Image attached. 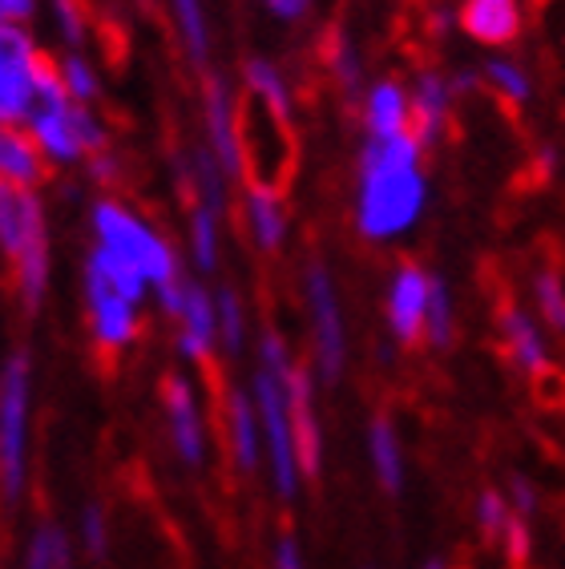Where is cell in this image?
<instances>
[{
    "instance_id": "f1b7e54d",
    "label": "cell",
    "mask_w": 565,
    "mask_h": 569,
    "mask_svg": "<svg viewBox=\"0 0 565 569\" xmlns=\"http://www.w3.org/2000/svg\"><path fill=\"white\" fill-rule=\"evenodd\" d=\"M182 187L190 190V202H207V207L227 210L230 178L218 170V162L202 146H195V150L182 158Z\"/></svg>"
},
{
    "instance_id": "7402d4cb",
    "label": "cell",
    "mask_w": 565,
    "mask_h": 569,
    "mask_svg": "<svg viewBox=\"0 0 565 569\" xmlns=\"http://www.w3.org/2000/svg\"><path fill=\"white\" fill-rule=\"evenodd\" d=\"M222 214H227V210L207 207V202H190L182 254L198 274L218 271V263H222Z\"/></svg>"
},
{
    "instance_id": "3957f363",
    "label": "cell",
    "mask_w": 565,
    "mask_h": 569,
    "mask_svg": "<svg viewBox=\"0 0 565 569\" xmlns=\"http://www.w3.org/2000/svg\"><path fill=\"white\" fill-rule=\"evenodd\" d=\"M291 363L295 356L279 331H262L247 392L262 432V472H267V485L279 501H295L304 489V472H299L291 437V408H287V368Z\"/></svg>"
},
{
    "instance_id": "e575fe53",
    "label": "cell",
    "mask_w": 565,
    "mask_h": 569,
    "mask_svg": "<svg viewBox=\"0 0 565 569\" xmlns=\"http://www.w3.org/2000/svg\"><path fill=\"white\" fill-rule=\"evenodd\" d=\"M73 537H77V546L86 549L89 558H106L109 541H113V526H109L106 509H101V505H86V509L77 513Z\"/></svg>"
},
{
    "instance_id": "603a6c76",
    "label": "cell",
    "mask_w": 565,
    "mask_h": 569,
    "mask_svg": "<svg viewBox=\"0 0 565 569\" xmlns=\"http://www.w3.org/2000/svg\"><path fill=\"white\" fill-rule=\"evenodd\" d=\"M44 162L24 126H0V182L9 187H41Z\"/></svg>"
},
{
    "instance_id": "cb8c5ba5",
    "label": "cell",
    "mask_w": 565,
    "mask_h": 569,
    "mask_svg": "<svg viewBox=\"0 0 565 569\" xmlns=\"http://www.w3.org/2000/svg\"><path fill=\"white\" fill-rule=\"evenodd\" d=\"M368 460H371V477L384 493H400L404 489V440L396 432L388 417H376L368 425Z\"/></svg>"
},
{
    "instance_id": "d590c367",
    "label": "cell",
    "mask_w": 565,
    "mask_h": 569,
    "mask_svg": "<svg viewBox=\"0 0 565 569\" xmlns=\"http://www.w3.org/2000/svg\"><path fill=\"white\" fill-rule=\"evenodd\" d=\"M509 517H513L509 501H505L500 489H480L477 505H473V521H477L485 541H500V533H505V526H509Z\"/></svg>"
},
{
    "instance_id": "83f0119b",
    "label": "cell",
    "mask_w": 565,
    "mask_h": 569,
    "mask_svg": "<svg viewBox=\"0 0 565 569\" xmlns=\"http://www.w3.org/2000/svg\"><path fill=\"white\" fill-rule=\"evenodd\" d=\"M215 296V328H218V351H227V356H242L250 340V311H247V299H242L239 287H215L210 291Z\"/></svg>"
},
{
    "instance_id": "8992f818",
    "label": "cell",
    "mask_w": 565,
    "mask_h": 569,
    "mask_svg": "<svg viewBox=\"0 0 565 569\" xmlns=\"http://www.w3.org/2000/svg\"><path fill=\"white\" fill-rule=\"evenodd\" d=\"M33 417L37 372L29 351L0 360V501L21 505L33 485Z\"/></svg>"
},
{
    "instance_id": "9a60e30c",
    "label": "cell",
    "mask_w": 565,
    "mask_h": 569,
    "mask_svg": "<svg viewBox=\"0 0 565 569\" xmlns=\"http://www.w3.org/2000/svg\"><path fill=\"white\" fill-rule=\"evenodd\" d=\"M242 230H247L250 247L259 254H279L291 239V210H287V198H282L279 182H267V178H250L247 190H242Z\"/></svg>"
},
{
    "instance_id": "b9f144b4",
    "label": "cell",
    "mask_w": 565,
    "mask_h": 569,
    "mask_svg": "<svg viewBox=\"0 0 565 569\" xmlns=\"http://www.w3.org/2000/svg\"><path fill=\"white\" fill-rule=\"evenodd\" d=\"M262 9L271 12L275 21H282V24H299V21L311 17L316 0H262Z\"/></svg>"
},
{
    "instance_id": "ffe728a7",
    "label": "cell",
    "mask_w": 565,
    "mask_h": 569,
    "mask_svg": "<svg viewBox=\"0 0 565 569\" xmlns=\"http://www.w3.org/2000/svg\"><path fill=\"white\" fill-rule=\"evenodd\" d=\"M457 21L477 44L500 49V44L517 41L525 17H522V0H465Z\"/></svg>"
},
{
    "instance_id": "7bdbcfd3",
    "label": "cell",
    "mask_w": 565,
    "mask_h": 569,
    "mask_svg": "<svg viewBox=\"0 0 565 569\" xmlns=\"http://www.w3.org/2000/svg\"><path fill=\"white\" fill-rule=\"evenodd\" d=\"M557 162H562V158H557L554 146H542V150H537V174H542V178H554Z\"/></svg>"
},
{
    "instance_id": "836d02e7",
    "label": "cell",
    "mask_w": 565,
    "mask_h": 569,
    "mask_svg": "<svg viewBox=\"0 0 565 569\" xmlns=\"http://www.w3.org/2000/svg\"><path fill=\"white\" fill-rule=\"evenodd\" d=\"M327 69H331L336 86L344 89L348 98L364 93V57H359V49L348 37H336V41H331V49H327Z\"/></svg>"
},
{
    "instance_id": "277c9868",
    "label": "cell",
    "mask_w": 565,
    "mask_h": 569,
    "mask_svg": "<svg viewBox=\"0 0 565 569\" xmlns=\"http://www.w3.org/2000/svg\"><path fill=\"white\" fill-rule=\"evenodd\" d=\"M0 263L9 267L17 303L41 311L53 287V234L41 187L0 182Z\"/></svg>"
},
{
    "instance_id": "4fadbf2b",
    "label": "cell",
    "mask_w": 565,
    "mask_h": 569,
    "mask_svg": "<svg viewBox=\"0 0 565 569\" xmlns=\"http://www.w3.org/2000/svg\"><path fill=\"white\" fill-rule=\"evenodd\" d=\"M287 408H291V437L299 472H304V481H311L324 469V425H319L316 405V372L299 360L287 368Z\"/></svg>"
},
{
    "instance_id": "ee69618b",
    "label": "cell",
    "mask_w": 565,
    "mask_h": 569,
    "mask_svg": "<svg viewBox=\"0 0 565 569\" xmlns=\"http://www.w3.org/2000/svg\"><path fill=\"white\" fill-rule=\"evenodd\" d=\"M428 24H433V33H436V37H445V33H448V24H453V12H448V9H436L433 17H428Z\"/></svg>"
},
{
    "instance_id": "8fae6325",
    "label": "cell",
    "mask_w": 565,
    "mask_h": 569,
    "mask_svg": "<svg viewBox=\"0 0 565 569\" xmlns=\"http://www.w3.org/2000/svg\"><path fill=\"white\" fill-rule=\"evenodd\" d=\"M158 311L175 319V356L186 368H207L218 351V328H215V296L198 279H178L166 287L162 296H153Z\"/></svg>"
},
{
    "instance_id": "484cf974",
    "label": "cell",
    "mask_w": 565,
    "mask_h": 569,
    "mask_svg": "<svg viewBox=\"0 0 565 569\" xmlns=\"http://www.w3.org/2000/svg\"><path fill=\"white\" fill-rule=\"evenodd\" d=\"M170 4V21H175V33L178 44H182V53L190 66L207 69L210 66V12H207V0H166Z\"/></svg>"
},
{
    "instance_id": "7a4b0ae2",
    "label": "cell",
    "mask_w": 565,
    "mask_h": 569,
    "mask_svg": "<svg viewBox=\"0 0 565 569\" xmlns=\"http://www.w3.org/2000/svg\"><path fill=\"white\" fill-rule=\"evenodd\" d=\"M89 251L101 254L106 263L126 271L133 283H141L153 296L186 279L182 251L158 222L118 194H101L89 207Z\"/></svg>"
},
{
    "instance_id": "2e32d148",
    "label": "cell",
    "mask_w": 565,
    "mask_h": 569,
    "mask_svg": "<svg viewBox=\"0 0 565 569\" xmlns=\"http://www.w3.org/2000/svg\"><path fill=\"white\" fill-rule=\"evenodd\" d=\"M218 425H222V449H227L230 469L250 477V472L262 469V432L259 417H255V405H250L247 388H227L222 396V412H218Z\"/></svg>"
},
{
    "instance_id": "d6a6232c",
    "label": "cell",
    "mask_w": 565,
    "mask_h": 569,
    "mask_svg": "<svg viewBox=\"0 0 565 569\" xmlns=\"http://www.w3.org/2000/svg\"><path fill=\"white\" fill-rule=\"evenodd\" d=\"M533 299H537V316L549 331L565 336V279L557 271H537L533 279Z\"/></svg>"
},
{
    "instance_id": "bcb514c9",
    "label": "cell",
    "mask_w": 565,
    "mask_h": 569,
    "mask_svg": "<svg viewBox=\"0 0 565 569\" xmlns=\"http://www.w3.org/2000/svg\"><path fill=\"white\" fill-rule=\"evenodd\" d=\"M0 360H4V356H0Z\"/></svg>"
},
{
    "instance_id": "1f68e13d",
    "label": "cell",
    "mask_w": 565,
    "mask_h": 569,
    "mask_svg": "<svg viewBox=\"0 0 565 569\" xmlns=\"http://www.w3.org/2000/svg\"><path fill=\"white\" fill-rule=\"evenodd\" d=\"M480 81H489V86L497 89V98H505L509 106H529V98H533L529 73H525L517 61H509V57H489L485 69H480Z\"/></svg>"
},
{
    "instance_id": "d6986e66",
    "label": "cell",
    "mask_w": 565,
    "mask_h": 569,
    "mask_svg": "<svg viewBox=\"0 0 565 569\" xmlns=\"http://www.w3.org/2000/svg\"><path fill=\"white\" fill-rule=\"evenodd\" d=\"M242 93H247V101L255 106L259 118L275 121L279 130H291L295 89L275 61H267V57H247V61H242Z\"/></svg>"
},
{
    "instance_id": "60d3db41",
    "label": "cell",
    "mask_w": 565,
    "mask_h": 569,
    "mask_svg": "<svg viewBox=\"0 0 565 569\" xmlns=\"http://www.w3.org/2000/svg\"><path fill=\"white\" fill-rule=\"evenodd\" d=\"M86 170H89V178H93L98 187L109 190L121 178V158L113 150H101V153H93V158H89Z\"/></svg>"
},
{
    "instance_id": "4316f807",
    "label": "cell",
    "mask_w": 565,
    "mask_h": 569,
    "mask_svg": "<svg viewBox=\"0 0 565 569\" xmlns=\"http://www.w3.org/2000/svg\"><path fill=\"white\" fill-rule=\"evenodd\" d=\"M21 569H73V533L57 521H37L24 537Z\"/></svg>"
},
{
    "instance_id": "44dd1931",
    "label": "cell",
    "mask_w": 565,
    "mask_h": 569,
    "mask_svg": "<svg viewBox=\"0 0 565 569\" xmlns=\"http://www.w3.org/2000/svg\"><path fill=\"white\" fill-rule=\"evenodd\" d=\"M359 118L368 138H396L408 133V86L396 77H380L359 93Z\"/></svg>"
},
{
    "instance_id": "f35d334b",
    "label": "cell",
    "mask_w": 565,
    "mask_h": 569,
    "mask_svg": "<svg viewBox=\"0 0 565 569\" xmlns=\"http://www.w3.org/2000/svg\"><path fill=\"white\" fill-rule=\"evenodd\" d=\"M41 0H0V29H33Z\"/></svg>"
},
{
    "instance_id": "6da1fadb",
    "label": "cell",
    "mask_w": 565,
    "mask_h": 569,
    "mask_svg": "<svg viewBox=\"0 0 565 569\" xmlns=\"http://www.w3.org/2000/svg\"><path fill=\"white\" fill-rule=\"evenodd\" d=\"M428 210V170L424 150L413 133L396 138H364L356 162V194L351 222L364 242L404 239Z\"/></svg>"
},
{
    "instance_id": "5b68a950",
    "label": "cell",
    "mask_w": 565,
    "mask_h": 569,
    "mask_svg": "<svg viewBox=\"0 0 565 569\" xmlns=\"http://www.w3.org/2000/svg\"><path fill=\"white\" fill-rule=\"evenodd\" d=\"M146 307L150 291L133 283L130 274L106 263L89 251L81 263V311H86V336L101 360H121L146 336Z\"/></svg>"
},
{
    "instance_id": "5bb4252c",
    "label": "cell",
    "mask_w": 565,
    "mask_h": 569,
    "mask_svg": "<svg viewBox=\"0 0 565 569\" xmlns=\"http://www.w3.org/2000/svg\"><path fill=\"white\" fill-rule=\"evenodd\" d=\"M428 279L420 263L404 259L388 279L384 291V319H388V336L400 348H416L424 343V307H428Z\"/></svg>"
},
{
    "instance_id": "ac0fdd59",
    "label": "cell",
    "mask_w": 565,
    "mask_h": 569,
    "mask_svg": "<svg viewBox=\"0 0 565 569\" xmlns=\"http://www.w3.org/2000/svg\"><path fill=\"white\" fill-rule=\"evenodd\" d=\"M448 113H453V89L448 77L436 69H420L408 89V133H413L420 150L428 153L448 130Z\"/></svg>"
},
{
    "instance_id": "52a82bcc",
    "label": "cell",
    "mask_w": 565,
    "mask_h": 569,
    "mask_svg": "<svg viewBox=\"0 0 565 569\" xmlns=\"http://www.w3.org/2000/svg\"><path fill=\"white\" fill-rule=\"evenodd\" d=\"M24 130L33 138L41 153L44 170H77L86 166L93 153L109 150V126L93 106H77L69 101L49 77V89L24 118Z\"/></svg>"
},
{
    "instance_id": "4dcf8cb0",
    "label": "cell",
    "mask_w": 565,
    "mask_h": 569,
    "mask_svg": "<svg viewBox=\"0 0 565 569\" xmlns=\"http://www.w3.org/2000/svg\"><path fill=\"white\" fill-rule=\"evenodd\" d=\"M41 9L61 49H86L89 33H93V17H89L86 0H41Z\"/></svg>"
},
{
    "instance_id": "e0dca14e",
    "label": "cell",
    "mask_w": 565,
    "mask_h": 569,
    "mask_svg": "<svg viewBox=\"0 0 565 569\" xmlns=\"http://www.w3.org/2000/svg\"><path fill=\"white\" fill-rule=\"evenodd\" d=\"M500 331V348L509 356V363L529 380H542V376L554 372V360H549V343H545L542 323L517 303H505L497 316Z\"/></svg>"
},
{
    "instance_id": "8d00e7d4",
    "label": "cell",
    "mask_w": 565,
    "mask_h": 569,
    "mask_svg": "<svg viewBox=\"0 0 565 569\" xmlns=\"http://www.w3.org/2000/svg\"><path fill=\"white\" fill-rule=\"evenodd\" d=\"M500 546H505V561L513 569H525L533 558V533H529V521L525 517H509V526L500 533Z\"/></svg>"
},
{
    "instance_id": "f6af8a7d",
    "label": "cell",
    "mask_w": 565,
    "mask_h": 569,
    "mask_svg": "<svg viewBox=\"0 0 565 569\" xmlns=\"http://www.w3.org/2000/svg\"><path fill=\"white\" fill-rule=\"evenodd\" d=\"M420 569H448V566H445V561H440V558H428V561H424Z\"/></svg>"
},
{
    "instance_id": "74e56055",
    "label": "cell",
    "mask_w": 565,
    "mask_h": 569,
    "mask_svg": "<svg viewBox=\"0 0 565 569\" xmlns=\"http://www.w3.org/2000/svg\"><path fill=\"white\" fill-rule=\"evenodd\" d=\"M505 501H509V513L513 517H525L529 521L533 513H537V489H533V481L529 477H522V472H513L509 477V493H505Z\"/></svg>"
},
{
    "instance_id": "30bf717a",
    "label": "cell",
    "mask_w": 565,
    "mask_h": 569,
    "mask_svg": "<svg viewBox=\"0 0 565 569\" xmlns=\"http://www.w3.org/2000/svg\"><path fill=\"white\" fill-rule=\"evenodd\" d=\"M158 408H162V432L170 457L182 469H202L210 460V420L198 383L186 372H170L158 383Z\"/></svg>"
},
{
    "instance_id": "d4e9b609",
    "label": "cell",
    "mask_w": 565,
    "mask_h": 569,
    "mask_svg": "<svg viewBox=\"0 0 565 569\" xmlns=\"http://www.w3.org/2000/svg\"><path fill=\"white\" fill-rule=\"evenodd\" d=\"M53 86L66 93L77 106H98L101 89H106V77H101V66L86 49H66V53L53 61Z\"/></svg>"
},
{
    "instance_id": "f546056e",
    "label": "cell",
    "mask_w": 565,
    "mask_h": 569,
    "mask_svg": "<svg viewBox=\"0 0 565 569\" xmlns=\"http://www.w3.org/2000/svg\"><path fill=\"white\" fill-rule=\"evenodd\" d=\"M457 340V307H453V291L440 274L428 279V307H424V343L436 351H448Z\"/></svg>"
},
{
    "instance_id": "9c48e42d",
    "label": "cell",
    "mask_w": 565,
    "mask_h": 569,
    "mask_svg": "<svg viewBox=\"0 0 565 569\" xmlns=\"http://www.w3.org/2000/svg\"><path fill=\"white\" fill-rule=\"evenodd\" d=\"M49 77L53 61L33 29H0V126H24Z\"/></svg>"
},
{
    "instance_id": "7c38bea8",
    "label": "cell",
    "mask_w": 565,
    "mask_h": 569,
    "mask_svg": "<svg viewBox=\"0 0 565 569\" xmlns=\"http://www.w3.org/2000/svg\"><path fill=\"white\" fill-rule=\"evenodd\" d=\"M202 150L218 162V170L230 182H242L250 174L247 138H242V106L227 77H207L202 89Z\"/></svg>"
},
{
    "instance_id": "ba28073f",
    "label": "cell",
    "mask_w": 565,
    "mask_h": 569,
    "mask_svg": "<svg viewBox=\"0 0 565 569\" xmlns=\"http://www.w3.org/2000/svg\"><path fill=\"white\" fill-rule=\"evenodd\" d=\"M304 307L307 331H311V372L319 383H339L348 368V323H344L336 274L319 259L304 267Z\"/></svg>"
},
{
    "instance_id": "ab89813d",
    "label": "cell",
    "mask_w": 565,
    "mask_h": 569,
    "mask_svg": "<svg viewBox=\"0 0 565 569\" xmlns=\"http://www.w3.org/2000/svg\"><path fill=\"white\" fill-rule=\"evenodd\" d=\"M271 569H307L304 558V546H299V537L295 533H279L271 549Z\"/></svg>"
}]
</instances>
